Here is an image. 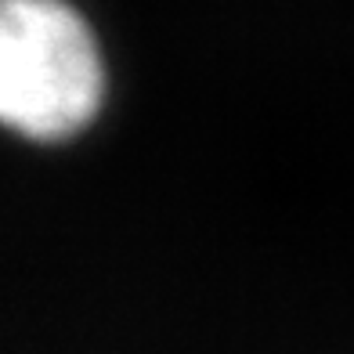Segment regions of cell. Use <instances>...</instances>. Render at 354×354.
Wrapping results in <instances>:
<instances>
[{"instance_id": "1", "label": "cell", "mask_w": 354, "mask_h": 354, "mask_svg": "<svg viewBox=\"0 0 354 354\" xmlns=\"http://www.w3.org/2000/svg\"><path fill=\"white\" fill-rule=\"evenodd\" d=\"M102 62L66 0L0 4V120L29 141H62L98 112Z\"/></svg>"}]
</instances>
